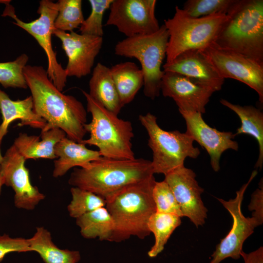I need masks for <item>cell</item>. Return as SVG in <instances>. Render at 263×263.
I'll return each mask as SVG.
<instances>
[{
  "label": "cell",
  "mask_w": 263,
  "mask_h": 263,
  "mask_svg": "<svg viewBox=\"0 0 263 263\" xmlns=\"http://www.w3.org/2000/svg\"><path fill=\"white\" fill-rule=\"evenodd\" d=\"M23 73L31 93L33 110L46 122L41 131L58 128L68 138L80 143L87 133V111L82 103L58 90L42 66L27 65Z\"/></svg>",
  "instance_id": "obj_1"
},
{
  "label": "cell",
  "mask_w": 263,
  "mask_h": 263,
  "mask_svg": "<svg viewBox=\"0 0 263 263\" xmlns=\"http://www.w3.org/2000/svg\"><path fill=\"white\" fill-rule=\"evenodd\" d=\"M153 175L120 189L106 200L105 207L113 222L110 242H121L132 236L144 239L150 232L148 222L156 212L152 190Z\"/></svg>",
  "instance_id": "obj_2"
},
{
  "label": "cell",
  "mask_w": 263,
  "mask_h": 263,
  "mask_svg": "<svg viewBox=\"0 0 263 263\" xmlns=\"http://www.w3.org/2000/svg\"><path fill=\"white\" fill-rule=\"evenodd\" d=\"M150 161L119 160L100 157L75 168L68 183L91 191L105 200L123 188L153 175Z\"/></svg>",
  "instance_id": "obj_3"
},
{
  "label": "cell",
  "mask_w": 263,
  "mask_h": 263,
  "mask_svg": "<svg viewBox=\"0 0 263 263\" xmlns=\"http://www.w3.org/2000/svg\"><path fill=\"white\" fill-rule=\"evenodd\" d=\"M215 45L263 65V0H235Z\"/></svg>",
  "instance_id": "obj_4"
},
{
  "label": "cell",
  "mask_w": 263,
  "mask_h": 263,
  "mask_svg": "<svg viewBox=\"0 0 263 263\" xmlns=\"http://www.w3.org/2000/svg\"><path fill=\"white\" fill-rule=\"evenodd\" d=\"M87 101V111L92 120L84 128L90 134L88 139L80 143L95 146L101 156L114 159L128 160L135 158L132 140L134 136L132 123L118 117L82 91Z\"/></svg>",
  "instance_id": "obj_5"
},
{
  "label": "cell",
  "mask_w": 263,
  "mask_h": 263,
  "mask_svg": "<svg viewBox=\"0 0 263 263\" xmlns=\"http://www.w3.org/2000/svg\"><path fill=\"white\" fill-rule=\"evenodd\" d=\"M175 9L173 16L164 20L169 34L167 63L185 51L202 50L214 43L222 26L227 19L225 14L193 18L178 6Z\"/></svg>",
  "instance_id": "obj_6"
},
{
  "label": "cell",
  "mask_w": 263,
  "mask_h": 263,
  "mask_svg": "<svg viewBox=\"0 0 263 263\" xmlns=\"http://www.w3.org/2000/svg\"><path fill=\"white\" fill-rule=\"evenodd\" d=\"M169 34L162 24L156 32L137 35L118 41L114 47L115 54L135 58L140 62L144 75V94L152 100L158 97L165 72L161 70L166 57Z\"/></svg>",
  "instance_id": "obj_7"
},
{
  "label": "cell",
  "mask_w": 263,
  "mask_h": 263,
  "mask_svg": "<svg viewBox=\"0 0 263 263\" xmlns=\"http://www.w3.org/2000/svg\"><path fill=\"white\" fill-rule=\"evenodd\" d=\"M139 120L149 135L148 146L152 151L151 166L153 173L166 175L184 166L186 158H197L200 154L194 147L193 139L185 132L163 130L157 122V117L148 113L139 115Z\"/></svg>",
  "instance_id": "obj_8"
},
{
  "label": "cell",
  "mask_w": 263,
  "mask_h": 263,
  "mask_svg": "<svg viewBox=\"0 0 263 263\" xmlns=\"http://www.w3.org/2000/svg\"><path fill=\"white\" fill-rule=\"evenodd\" d=\"M0 1L5 4L2 16L12 18L15 20L13 23L33 37L43 49L47 58L46 71L48 77L56 88L62 92L66 86L67 76L65 69L57 61L56 53L53 50L52 43V36L55 29L54 22L58 14L57 2L50 0L40 1L37 10L39 18L26 22L18 17L14 7L9 4L10 1Z\"/></svg>",
  "instance_id": "obj_9"
},
{
  "label": "cell",
  "mask_w": 263,
  "mask_h": 263,
  "mask_svg": "<svg viewBox=\"0 0 263 263\" xmlns=\"http://www.w3.org/2000/svg\"><path fill=\"white\" fill-rule=\"evenodd\" d=\"M155 0H113L106 25L115 26L127 38L150 35L160 26L155 14Z\"/></svg>",
  "instance_id": "obj_10"
},
{
  "label": "cell",
  "mask_w": 263,
  "mask_h": 263,
  "mask_svg": "<svg viewBox=\"0 0 263 263\" xmlns=\"http://www.w3.org/2000/svg\"><path fill=\"white\" fill-rule=\"evenodd\" d=\"M257 174L256 170L252 172L248 182L236 191L235 198L228 201L217 198L231 215L233 224L228 233L217 245L209 263H220L227 258L239 259L244 242L253 233L255 228L261 225L254 218L244 217L241 210L244 193Z\"/></svg>",
  "instance_id": "obj_11"
},
{
  "label": "cell",
  "mask_w": 263,
  "mask_h": 263,
  "mask_svg": "<svg viewBox=\"0 0 263 263\" xmlns=\"http://www.w3.org/2000/svg\"><path fill=\"white\" fill-rule=\"evenodd\" d=\"M202 52L224 79L232 78L255 90L263 103V65L241 54L223 49L214 43Z\"/></svg>",
  "instance_id": "obj_12"
},
{
  "label": "cell",
  "mask_w": 263,
  "mask_h": 263,
  "mask_svg": "<svg viewBox=\"0 0 263 263\" xmlns=\"http://www.w3.org/2000/svg\"><path fill=\"white\" fill-rule=\"evenodd\" d=\"M26 160L12 145L3 155L0 172L3 185L12 188L15 192L14 204L19 209H34L45 196L30 181L29 171L25 167Z\"/></svg>",
  "instance_id": "obj_13"
},
{
  "label": "cell",
  "mask_w": 263,
  "mask_h": 263,
  "mask_svg": "<svg viewBox=\"0 0 263 263\" xmlns=\"http://www.w3.org/2000/svg\"><path fill=\"white\" fill-rule=\"evenodd\" d=\"M165 176L164 180L173 192L183 217L188 218L197 227L203 225L207 209L201 198L204 189L199 185L195 172L184 166Z\"/></svg>",
  "instance_id": "obj_14"
},
{
  "label": "cell",
  "mask_w": 263,
  "mask_h": 263,
  "mask_svg": "<svg viewBox=\"0 0 263 263\" xmlns=\"http://www.w3.org/2000/svg\"><path fill=\"white\" fill-rule=\"evenodd\" d=\"M53 35L62 43L67 58L65 69L68 76L81 78L90 74L103 44V38L66 32L55 29Z\"/></svg>",
  "instance_id": "obj_15"
},
{
  "label": "cell",
  "mask_w": 263,
  "mask_h": 263,
  "mask_svg": "<svg viewBox=\"0 0 263 263\" xmlns=\"http://www.w3.org/2000/svg\"><path fill=\"white\" fill-rule=\"evenodd\" d=\"M160 88L164 96L174 101L179 111L202 114L205 113L206 106L215 92L192 78L169 72H165Z\"/></svg>",
  "instance_id": "obj_16"
},
{
  "label": "cell",
  "mask_w": 263,
  "mask_h": 263,
  "mask_svg": "<svg viewBox=\"0 0 263 263\" xmlns=\"http://www.w3.org/2000/svg\"><path fill=\"white\" fill-rule=\"evenodd\" d=\"M179 111L186 122L185 133L207 150L210 157L211 167L215 171H218L222 153L228 149L238 150V143L233 140L235 137L234 133L219 131L210 127L205 122L200 113Z\"/></svg>",
  "instance_id": "obj_17"
},
{
  "label": "cell",
  "mask_w": 263,
  "mask_h": 263,
  "mask_svg": "<svg viewBox=\"0 0 263 263\" xmlns=\"http://www.w3.org/2000/svg\"><path fill=\"white\" fill-rule=\"evenodd\" d=\"M163 71L178 73L208 86L214 92L221 90L225 79L217 72L206 55L200 50H190L179 55L163 66Z\"/></svg>",
  "instance_id": "obj_18"
},
{
  "label": "cell",
  "mask_w": 263,
  "mask_h": 263,
  "mask_svg": "<svg viewBox=\"0 0 263 263\" xmlns=\"http://www.w3.org/2000/svg\"><path fill=\"white\" fill-rule=\"evenodd\" d=\"M0 111L2 116L0 143L6 134L9 126L15 120L20 121L18 125L20 127L26 126L41 130L46 124V122L34 111L31 95L23 99L13 100L0 89Z\"/></svg>",
  "instance_id": "obj_19"
},
{
  "label": "cell",
  "mask_w": 263,
  "mask_h": 263,
  "mask_svg": "<svg viewBox=\"0 0 263 263\" xmlns=\"http://www.w3.org/2000/svg\"><path fill=\"white\" fill-rule=\"evenodd\" d=\"M55 154L57 158L54 161L53 171L55 178L63 176L73 168L83 167L101 157L98 150L89 149L83 143L76 142L66 136L56 144Z\"/></svg>",
  "instance_id": "obj_20"
},
{
  "label": "cell",
  "mask_w": 263,
  "mask_h": 263,
  "mask_svg": "<svg viewBox=\"0 0 263 263\" xmlns=\"http://www.w3.org/2000/svg\"><path fill=\"white\" fill-rule=\"evenodd\" d=\"M65 133L58 128L41 131L40 136L20 133L15 139L13 145L25 160L29 159L56 158L55 147Z\"/></svg>",
  "instance_id": "obj_21"
},
{
  "label": "cell",
  "mask_w": 263,
  "mask_h": 263,
  "mask_svg": "<svg viewBox=\"0 0 263 263\" xmlns=\"http://www.w3.org/2000/svg\"><path fill=\"white\" fill-rule=\"evenodd\" d=\"M89 94L108 111L118 115L124 107L120 101L110 69L98 63L89 81Z\"/></svg>",
  "instance_id": "obj_22"
},
{
  "label": "cell",
  "mask_w": 263,
  "mask_h": 263,
  "mask_svg": "<svg viewBox=\"0 0 263 263\" xmlns=\"http://www.w3.org/2000/svg\"><path fill=\"white\" fill-rule=\"evenodd\" d=\"M220 103L227 107L239 116L241 122V126L234 133L235 136L241 134H246L253 137L259 145V153L255 165L257 169H261L263 164V113L260 109L253 106H241L221 99Z\"/></svg>",
  "instance_id": "obj_23"
},
{
  "label": "cell",
  "mask_w": 263,
  "mask_h": 263,
  "mask_svg": "<svg viewBox=\"0 0 263 263\" xmlns=\"http://www.w3.org/2000/svg\"><path fill=\"white\" fill-rule=\"evenodd\" d=\"M110 69L121 102L123 106L132 102L144 85V75L134 62L126 61L115 64Z\"/></svg>",
  "instance_id": "obj_24"
},
{
  "label": "cell",
  "mask_w": 263,
  "mask_h": 263,
  "mask_svg": "<svg viewBox=\"0 0 263 263\" xmlns=\"http://www.w3.org/2000/svg\"><path fill=\"white\" fill-rule=\"evenodd\" d=\"M28 239L31 251L37 252L45 263H77L80 260L78 251L58 248L51 233L43 226L37 227L34 235Z\"/></svg>",
  "instance_id": "obj_25"
},
{
  "label": "cell",
  "mask_w": 263,
  "mask_h": 263,
  "mask_svg": "<svg viewBox=\"0 0 263 263\" xmlns=\"http://www.w3.org/2000/svg\"><path fill=\"white\" fill-rule=\"evenodd\" d=\"M80 233L86 239L98 238L109 241L113 230V219L105 207L96 209L76 219Z\"/></svg>",
  "instance_id": "obj_26"
},
{
  "label": "cell",
  "mask_w": 263,
  "mask_h": 263,
  "mask_svg": "<svg viewBox=\"0 0 263 263\" xmlns=\"http://www.w3.org/2000/svg\"><path fill=\"white\" fill-rule=\"evenodd\" d=\"M180 216L169 213L155 212L148 222V228L155 238L154 244L148 252L150 258H154L164 249L170 236L181 224Z\"/></svg>",
  "instance_id": "obj_27"
},
{
  "label": "cell",
  "mask_w": 263,
  "mask_h": 263,
  "mask_svg": "<svg viewBox=\"0 0 263 263\" xmlns=\"http://www.w3.org/2000/svg\"><path fill=\"white\" fill-rule=\"evenodd\" d=\"M58 14L54 22L56 29L71 32L80 26L84 18L81 0H59Z\"/></svg>",
  "instance_id": "obj_28"
},
{
  "label": "cell",
  "mask_w": 263,
  "mask_h": 263,
  "mask_svg": "<svg viewBox=\"0 0 263 263\" xmlns=\"http://www.w3.org/2000/svg\"><path fill=\"white\" fill-rule=\"evenodd\" d=\"M72 200L67 206L69 215L77 218L96 209L105 207L106 200L85 189L72 187L70 189Z\"/></svg>",
  "instance_id": "obj_29"
},
{
  "label": "cell",
  "mask_w": 263,
  "mask_h": 263,
  "mask_svg": "<svg viewBox=\"0 0 263 263\" xmlns=\"http://www.w3.org/2000/svg\"><path fill=\"white\" fill-rule=\"evenodd\" d=\"M28 60L24 53L13 61L0 62V84L5 88L27 89L23 71Z\"/></svg>",
  "instance_id": "obj_30"
},
{
  "label": "cell",
  "mask_w": 263,
  "mask_h": 263,
  "mask_svg": "<svg viewBox=\"0 0 263 263\" xmlns=\"http://www.w3.org/2000/svg\"><path fill=\"white\" fill-rule=\"evenodd\" d=\"M235 0H188L183 10L189 16L200 18L226 13Z\"/></svg>",
  "instance_id": "obj_31"
},
{
  "label": "cell",
  "mask_w": 263,
  "mask_h": 263,
  "mask_svg": "<svg viewBox=\"0 0 263 263\" xmlns=\"http://www.w3.org/2000/svg\"><path fill=\"white\" fill-rule=\"evenodd\" d=\"M113 0H89L91 12L80 26V34L102 37L103 18Z\"/></svg>",
  "instance_id": "obj_32"
},
{
  "label": "cell",
  "mask_w": 263,
  "mask_h": 263,
  "mask_svg": "<svg viewBox=\"0 0 263 263\" xmlns=\"http://www.w3.org/2000/svg\"><path fill=\"white\" fill-rule=\"evenodd\" d=\"M156 212L172 214L180 217L183 215L170 188L165 181L156 182L152 190Z\"/></svg>",
  "instance_id": "obj_33"
},
{
  "label": "cell",
  "mask_w": 263,
  "mask_h": 263,
  "mask_svg": "<svg viewBox=\"0 0 263 263\" xmlns=\"http://www.w3.org/2000/svg\"><path fill=\"white\" fill-rule=\"evenodd\" d=\"M30 251L31 250L28 239L13 238L6 234L0 235V262L9 253Z\"/></svg>",
  "instance_id": "obj_34"
},
{
  "label": "cell",
  "mask_w": 263,
  "mask_h": 263,
  "mask_svg": "<svg viewBox=\"0 0 263 263\" xmlns=\"http://www.w3.org/2000/svg\"><path fill=\"white\" fill-rule=\"evenodd\" d=\"M263 179L259 183V187L252 194L248 209L253 211L252 217L261 225L263 222Z\"/></svg>",
  "instance_id": "obj_35"
},
{
  "label": "cell",
  "mask_w": 263,
  "mask_h": 263,
  "mask_svg": "<svg viewBox=\"0 0 263 263\" xmlns=\"http://www.w3.org/2000/svg\"><path fill=\"white\" fill-rule=\"evenodd\" d=\"M240 255L243 257L244 263H263V246L248 253L242 250Z\"/></svg>",
  "instance_id": "obj_36"
},
{
  "label": "cell",
  "mask_w": 263,
  "mask_h": 263,
  "mask_svg": "<svg viewBox=\"0 0 263 263\" xmlns=\"http://www.w3.org/2000/svg\"><path fill=\"white\" fill-rule=\"evenodd\" d=\"M2 157H3V155L1 154L0 149V165L2 160ZM3 185V180H2L1 175L0 172V195L1 193V188Z\"/></svg>",
  "instance_id": "obj_37"
}]
</instances>
